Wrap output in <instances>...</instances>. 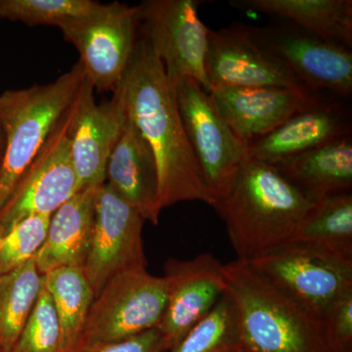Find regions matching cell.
Returning a JSON list of instances; mask_svg holds the SVG:
<instances>
[{"mask_svg": "<svg viewBox=\"0 0 352 352\" xmlns=\"http://www.w3.org/2000/svg\"><path fill=\"white\" fill-rule=\"evenodd\" d=\"M156 160L162 208L182 201L214 205L180 115L175 89L152 44L138 32L133 54L113 92Z\"/></svg>", "mask_w": 352, "mask_h": 352, "instance_id": "obj_1", "label": "cell"}, {"mask_svg": "<svg viewBox=\"0 0 352 352\" xmlns=\"http://www.w3.org/2000/svg\"><path fill=\"white\" fill-rule=\"evenodd\" d=\"M310 205L274 166L247 159L212 207L226 222L237 259L252 261L288 244Z\"/></svg>", "mask_w": 352, "mask_h": 352, "instance_id": "obj_2", "label": "cell"}, {"mask_svg": "<svg viewBox=\"0 0 352 352\" xmlns=\"http://www.w3.org/2000/svg\"><path fill=\"white\" fill-rule=\"evenodd\" d=\"M222 272L235 307L243 352H330L321 322L248 261L223 264Z\"/></svg>", "mask_w": 352, "mask_h": 352, "instance_id": "obj_3", "label": "cell"}, {"mask_svg": "<svg viewBox=\"0 0 352 352\" xmlns=\"http://www.w3.org/2000/svg\"><path fill=\"white\" fill-rule=\"evenodd\" d=\"M85 80V69L76 63L53 82L7 90L0 95V122L6 135L0 163V212L75 101Z\"/></svg>", "mask_w": 352, "mask_h": 352, "instance_id": "obj_4", "label": "cell"}, {"mask_svg": "<svg viewBox=\"0 0 352 352\" xmlns=\"http://www.w3.org/2000/svg\"><path fill=\"white\" fill-rule=\"evenodd\" d=\"M80 53L85 78L98 92L115 91L138 39V6L100 3L58 25Z\"/></svg>", "mask_w": 352, "mask_h": 352, "instance_id": "obj_5", "label": "cell"}, {"mask_svg": "<svg viewBox=\"0 0 352 352\" xmlns=\"http://www.w3.org/2000/svg\"><path fill=\"white\" fill-rule=\"evenodd\" d=\"M241 25L254 45L283 65L310 91L342 99L351 97V48L329 43L289 22L261 27Z\"/></svg>", "mask_w": 352, "mask_h": 352, "instance_id": "obj_6", "label": "cell"}, {"mask_svg": "<svg viewBox=\"0 0 352 352\" xmlns=\"http://www.w3.org/2000/svg\"><path fill=\"white\" fill-rule=\"evenodd\" d=\"M248 263L318 321L352 289V259L314 245L289 242Z\"/></svg>", "mask_w": 352, "mask_h": 352, "instance_id": "obj_7", "label": "cell"}, {"mask_svg": "<svg viewBox=\"0 0 352 352\" xmlns=\"http://www.w3.org/2000/svg\"><path fill=\"white\" fill-rule=\"evenodd\" d=\"M173 87L187 138L215 204L232 187L249 146L222 119L198 82L182 78Z\"/></svg>", "mask_w": 352, "mask_h": 352, "instance_id": "obj_8", "label": "cell"}, {"mask_svg": "<svg viewBox=\"0 0 352 352\" xmlns=\"http://www.w3.org/2000/svg\"><path fill=\"white\" fill-rule=\"evenodd\" d=\"M166 300L164 277L146 270L116 275L95 296L78 347L119 342L157 328Z\"/></svg>", "mask_w": 352, "mask_h": 352, "instance_id": "obj_9", "label": "cell"}, {"mask_svg": "<svg viewBox=\"0 0 352 352\" xmlns=\"http://www.w3.org/2000/svg\"><path fill=\"white\" fill-rule=\"evenodd\" d=\"M199 0H146L138 6V32L161 59L175 85L191 78L205 91L212 89L206 72L210 29L199 17Z\"/></svg>", "mask_w": 352, "mask_h": 352, "instance_id": "obj_10", "label": "cell"}, {"mask_svg": "<svg viewBox=\"0 0 352 352\" xmlns=\"http://www.w3.org/2000/svg\"><path fill=\"white\" fill-rule=\"evenodd\" d=\"M76 100L51 132L0 212V237L3 238L27 217L41 214L51 217L78 192L71 154Z\"/></svg>", "mask_w": 352, "mask_h": 352, "instance_id": "obj_11", "label": "cell"}, {"mask_svg": "<svg viewBox=\"0 0 352 352\" xmlns=\"http://www.w3.org/2000/svg\"><path fill=\"white\" fill-rule=\"evenodd\" d=\"M144 222L107 183L97 188L94 231L82 266L94 298L116 275L147 267L142 239Z\"/></svg>", "mask_w": 352, "mask_h": 352, "instance_id": "obj_12", "label": "cell"}, {"mask_svg": "<svg viewBox=\"0 0 352 352\" xmlns=\"http://www.w3.org/2000/svg\"><path fill=\"white\" fill-rule=\"evenodd\" d=\"M223 263L212 254L188 261L168 258L164 263L168 300L157 330L170 351L214 308L226 293Z\"/></svg>", "mask_w": 352, "mask_h": 352, "instance_id": "obj_13", "label": "cell"}, {"mask_svg": "<svg viewBox=\"0 0 352 352\" xmlns=\"http://www.w3.org/2000/svg\"><path fill=\"white\" fill-rule=\"evenodd\" d=\"M205 65L212 88L278 87L315 94L254 45L240 23L219 31L210 29Z\"/></svg>", "mask_w": 352, "mask_h": 352, "instance_id": "obj_14", "label": "cell"}, {"mask_svg": "<svg viewBox=\"0 0 352 352\" xmlns=\"http://www.w3.org/2000/svg\"><path fill=\"white\" fill-rule=\"evenodd\" d=\"M126 120L119 97L97 104L94 88L85 78L76 100L71 129V154L78 192L106 182V166Z\"/></svg>", "mask_w": 352, "mask_h": 352, "instance_id": "obj_15", "label": "cell"}, {"mask_svg": "<svg viewBox=\"0 0 352 352\" xmlns=\"http://www.w3.org/2000/svg\"><path fill=\"white\" fill-rule=\"evenodd\" d=\"M325 95L330 94L278 87H214L208 92L222 119L248 146Z\"/></svg>", "mask_w": 352, "mask_h": 352, "instance_id": "obj_16", "label": "cell"}, {"mask_svg": "<svg viewBox=\"0 0 352 352\" xmlns=\"http://www.w3.org/2000/svg\"><path fill=\"white\" fill-rule=\"evenodd\" d=\"M349 135H351L349 108L342 98L325 95L252 142L248 159L273 166Z\"/></svg>", "mask_w": 352, "mask_h": 352, "instance_id": "obj_17", "label": "cell"}, {"mask_svg": "<svg viewBox=\"0 0 352 352\" xmlns=\"http://www.w3.org/2000/svg\"><path fill=\"white\" fill-rule=\"evenodd\" d=\"M106 183L138 210L145 221L159 223L162 208L156 160L151 148L126 117L106 166Z\"/></svg>", "mask_w": 352, "mask_h": 352, "instance_id": "obj_18", "label": "cell"}, {"mask_svg": "<svg viewBox=\"0 0 352 352\" xmlns=\"http://www.w3.org/2000/svg\"><path fill=\"white\" fill-rule=\"evenodd\" d=\"M98 187L76 192L51 215L45 242L34 258L41 275L57 268H82L91 242Z\"/></svg>", "mask_w": 352, "mask_h": 352, "instance_id": "obj_19", "label": "cell"}, {"mask_svg": "<svg viewBox=\"0 0 352 352\" xmlns=\"http://www.w3.org/2000/svg\"><path fill=\"white\" fill-rule=\"evenodd\" d=\"M272 166L311 203L327 197L351 193V135Z\"/></svg>", "mask_w": 352, "mask_h": 352, "instance_id": "obj_20", "label": "cell"}, {"mask_svg": "<svg viewBox=\"0 0 352 352\" xmlns=\"http://www.w3.org/2000/svg\"><path fill=\"white\" fill-rule=\"evenodd\" d=\"M231 6L283 18L329 43L352 46L351 0H233Z\"/></svg>", "mask_w": 352, "mask_h": 352, "instance_id": "obj_21", "label": "cell"}, {"mask_svg": "<svg viewBox=\"0 0 352 352\" xmlns=\"http://www.w3.org/2000/svg\"><path fill=\"white\" fill-rule=\"evenodd\" d=\"M289 242L314 245L352 259V193L311 203Z\"/></svg>", "mask_w": 352, "mask_h": 352, "instance_id": "obj_22", "label": "cell"}, {"mask_svg": "<svg viewBox=\"0 0 352 352\" xmlns=\"http://www.w3.org/2000/svg\"><path fill=\"white\" fill-rule=\"evenodd\" d=\"M61 333V352H76L94 294L82 267L57 268L43 275Z\"/></svg>", "mask_w": 352, "mask_h": 352, "instance_id": "obj_23", "label": "cell"}, {"mask_svg": "<svg viewBox=\"0 0 352 352\" xmlns=\"http://www.w3.org/2000/svg\"><path fill=\"white\" fill-rule=\"evenodd\" d=\"M43 286L34 258L0 276V352L12 351Z\"/></svg>", "mask_w": 352, "mask_h": 352, "instance_id": "obj_24", "label": "cell"}, {"mask_svg": "<svg viewBox=\"0 0 352 352\" xmlns=\"http://www.w3.org/2000/svg\"><path fill=\"white\" fill-rule=\"evenodd\" d=\"M168 352H243L235 307L226 291L214 308Z\"/></svg>", "mask_w": 352, "mask_h": 352, "instance_id": "obj_25", "label": "cell"}, {"mask_svg": "<svg viewBox=\"0 0 352 352\" xmlns=\"http://www.w3.org/2000/svg\"><path fill=\"white\" fill-rule=\"evenodd\" d=\"M92 0H0V18L29 27L58 25L85 15L96 6Z\"/></svg>", "mask_w": 352, "mask_h": 352, "instance_id": "obj_26", "label": "cell"}, {"mask_svg": "<svg viewBox=\"0 0 352 352\" xmlns=\"http://www.w3.org/2000/svg\"><path fill=\"white\" fill-rule=\"evenodd\" d=\"M50 219V215H32L4 236L0 245V276L36 258L45 242Z\"/></svg>", "mask_w": 352, "mask_h": 352, "instance_id": "obj_27", "label": "cell"}, {"mask_svg": "<svg viewBox=\"0 0 352 352\" xmlns=\"http://www.w3.org/2000/svg\"><path fill=\"white\" fill-rule=\"evenodd\" d=\"M11 352H61V333L56 310L44 284Z\"/></svg>", "mask_w": 352, "mask_h": 352, "instance_id": "obj_28", "label": "cell"}, {"mask_svg": "<svg viewBox=\"0 0 352 352\" xmlns=\"http://www.w3.org/2000/svg\"><path fill=\"white\" fill-rule=\"evenodd\" d=\"M320 322L330 352H352V289L330 305Z\"/></svg>", "mask_w": 352, "mask_h": 352, "instance_id": "obj_29", "label": "cell"}, {"mask_svg": "<svg viewBox=\"0 0 352 352\" xmlns=\"http://www.w3.org/2000/svg\"><path fill=\"white\" fill-rule=\"evenodd\" d=\"M76 352H168L163 336L157 328L151 329L119 342L78 347Z\"/></svg>", "mask_w": 352, "mask_h": 352, "instance_id": "obj_30", "label": "cell"}, {"mask_svg": "<svg viewBox=\"0 0 352 352\" xmlns=\"http://www.w3.org/2000/svg\"><path fill=\"white\" fill-rule=\"evenodd\" d=\"M4 149H6V135H4L3 127L0 122V162L3 156Z\"/></svg>", "mask_w": 352, "mask_h": 352, "instance_id": "obj_31", "label": "cell"}, {"mask_svg": "<svg viewBox=\"0 0 352 352\" xmlns=\"http://www.w3.org/2000/svg\"><path fill=\"white\" fill-rule=\"evenodd\" d=\"M2 239H3V238H2V237H0V245H1V243H2Z\"/></svg>", "mask_w": 352, "mask_h": 352, "instance_id": "obj_32", "label": "cell"}, {"mask_svg": "<svg viewBox=\"0 0 352 352\" xmlns=\"http://www.w3.org/2000/svg\"><path fill=\"white\" fill-rule=\"evenodd\" d=\"M0 163H1V162H0Z\"/></svg>", "mask_w": 352, "mask_h": 352, "instance_id": "obj_33", "label": "cell"}]
</instances>
